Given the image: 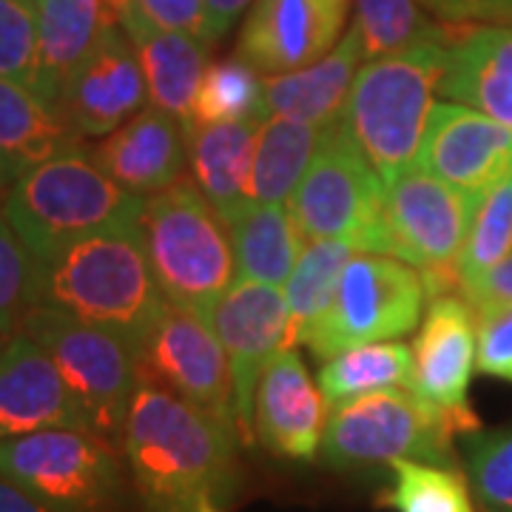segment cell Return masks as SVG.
<instances>
[{
  "mask_svg": "<svg viewBox=\"0 0 512 512\" xmlns=\"http://www.w3.org/2000/svg\"><path fill=\"white\" fill-rule=\"evenodd\" d=\"M237 441L202 410L143 379L120 441L143 512H231Z\"/></svg>",
  "mask_w": 512,
  "mask_h": 512,
  "instance_id": "6da1fadb",
  "label": "cell"
},
{
  "mask_svg": "<svg viewBox=\"0 0 512 512\" xmlns=\"http://www.w3.org/2000/svg\"><path fill=\"white\" fill-rule=\"evenodd\" d=\"M35 305L117 333L140 353L168 305L151 271L140 222L94 234L37 262Z\"/></svg>",
  "mask_w": 512,
  "mask_h": 512,
  "instance_id": "7a4b0ae2",
  "label": "cell"
},
{
  "mask_svg": "<svg viewBox=\"0 0 512 512\" xmlns=\"http://www.w3.org/2000/svg\"><path fill=\"white\" fill-rule=\"evenodd\" d=\"M146 197L114 183L83 148L26 171L3 194V217L37 262L74 242L143 220Z\"/></svg>",
  "mask_w": 512,
  "mask_h": 512,
  "instance_id": "3957f363",
  "label": "cell"
},
{
  "mask_svg": "<svg viewBox=\"0 0 512 512\" xmlns=\"http://www.w3.org/2000/svg\"><path fill=\"white\" fill-rule=\"evenodd\" d=\"M450 40H424L399 55L367 60L356 72L342 126L390 185L416 165L439 92Z\"/></svg>",
  "mask_w": 512,
  "mask_h": 512,
  "instance_id": "277c9868",
  "label": "cell"
},
{
  "mask_svg": "<svg viewBox=\"0 0 512 512\" xmlns=\"http://www.w3.org/2000/svg\"><path fill=\"white\" fill-rule=\"evenodd\" d=\"M140 228L165 299L208 319L234 285L237 259L231 231L200 185L180 177L148 197Z\"/></svg>",
  "mask_w": 512,
  "mask_h": 512,
  "instance_id": "5b68a950",
  "label": "cell"
},
{
  "mask_svg": "<svg viewBox=\"0 0 512 512\" xmlns=\"http://www.w3.org/2000/svg\"><path fill=\"white\" fill-rule=\"evenodd\" d=\"M458 430L413 387H390L333 407L319 458L330 470H382L396 461L456 467Z\"/></svg>",
  "mask_w": 512,
  "mask_h": 512,
  "instance_id": "8992f818",
  "label": "cell"
},
{
  "mask_svg": "<svg viewBox=\"0 0 512 512\" xmlns=\"http://www.w3.org/2000/svg\"><path fill=\"white\" fill-rule=\"evenodd\" d=\"M302 242L345 239L359 254L393 256L387 183L342 126L328 128L302 183L288 200Z\"/></svg>",
  "mask_w": 512,
  "mask_h": 512,
  "instance_id": "52a82bcc",
  "label": "cell"
},
{
  "mask_svg": "<svg viewBox=\"0 0 512 512\" xmlns=\"http://www.w3.org/2000/svg\"><path fill=\"white\" fill-rule=\"evenodd\" d=\"M424 302V279L413 265L384 254L353 256L302 345L322 362L359 345L393 342L416 330Z\"/></svg>",
  "mask_w": 512,
  "mask_h": 512,
  "instance_id": "ba28073f",
  "label": "cell"
},
{
  "mask_svg": "<svg viewBox=\"0 0 512 512\" xmlns=\"http://www.w3.org/2000/svg\"><path fill=\"white\" fill-rule=\"evenodd\" d=\"M0 478L57 512H109L123 495L111 441L77 427L0 439Z\"/></svg>",
  "mask_w": 512,
  "mask_h": 512,
  "instance_id": "9c48e42d",
  "label": "cell"
},
{
  "mask_svg": "<svg viewBox=\"0 0 512 512\" xmlns=\"http://www.w3.org/2000/svg\"><path fill=\"white\" fill-rule=\"evenodd\" d=\"M23 333L55 359L66 384L86 407L94 433L111 444L123 441L128 410L143 382L137 353L126 339L46 305L26 313Z\"/></svg>",
  "mask_w": 512,
  "mask_h": 512,
  "instance_id": "30bf717a",
  "label": "cell"
},
{
  "mask_svg": "<svg viewBox=\"0 0 512 512\" xmlns=\"http://www.w3.org/2000/svg\"><path fill=\"white\" fill-rule=\"evenodd\" d=\"M481 194L461 191L436 174L407 168L387 185V228L393 256L424 279L427 302L461 293L458 256L470 234Z\"/></svg>",
  "mask_w": 512,
  "mask_h": 512,
  "instance_id": "8fae6325",
  "label": "cell"
},
{
  "mask_svg": "<svg viewBox=\"0 0 512 512\" xmlns=\"http://www.w3.org/2000/svg\"><path fill=\"white\" fill-rule=\"evenodd\" d=\"M137 362L146 382L165 387L239 439L231 365L208 319L168 302L148 342L137 353Z\"/></svg>",
  "mask_w": 512,
  "mask_h": 512,
  "instance_id": "7c38bea8",
  "label": "cell"
},
{
  "mask_svg": "<svg viewBox=\"0 0 512 512\" xmlns=\"http://www.w3.org/2000/svg\"><path fill=\"white\" fill-rule=\"evenodd\" d=\"M220 336L237 399L239 444H254V393L262 370L288 345L291 311L276 285L237 279L208 316Z\"/></svg>",
  "mask_w": 512,
  "mask_h": 512,
  "instance_id": "4fadbf2b",
  "label": "cell"
},
{
  "mask_svg": "<svg viewBox=\"0 0 512 512\" xmlns=\"http://www.w3.org/2000/svg\"><path fill=\"white\" fill-rule=\"evenodd\" d=\"M410 350L413 390L456 424L458 436L481 430L467 399L478 356L476 308L461 293L430 299Z\"/></svg>",
  "mask_w": 512,
  "mask_h": 512,
  "instance_id": "5bb4252c",
  "label": "cell"
},
{
  "mask_svg": "<svg viewBox=\"0 0 512 512\" xmlns=\"http://www.w3.org/2000/svg\"><path fill=\"white\" fill-rule=\"evenodd\" d=\"M55 106L80 140H100L148 109L143 63L120 23H111L94 43Z\"/></svg>",
  "mask_w": 512,
  "mask_h": 512,
  "instance_id": "9a60e30c",
  "label": "cell"
},
{
  "mask_svg": "<svg viewBox=\"0 0 512 512\" xmlns=\"http://www.w3.org/2000/svg\"><path fill=\"white\" fill-rule=\"evenodd\" d=\"M353 0H254L237 37V57L259 74L313 66L345 37Z\"/></svg>",
  "mask_w": 512,
  "mask_h": 512,
  "instance_id": "2e32d148",
  "label": "cell"
},
{
  "mask_svg": "<svg viewBox=\"0 0 512 512\" xmlns=\"http://www.w3.org/2000/svg\"><path fill=\"white\" fill-rule=\"evenodd\" d=\"M416 165L470 194H487L512 174V131L461 103H436Z\"/></svg>",
  "mask_w": 512,
  "mask_h": 512,
  "instance_id": "e0dca14e",
  "label": "cell"
},
{
  "mask_svg": "<svg viewBox=\"0 0 512 512\" xmlns=\"http://www.w3.org/2000/svg\"><path fill=\"white\" fill-rule=\"evenodd\" d=\"M330 407L296 348H285L262 370L254 393V439L276 458H319Z\"/></svg>",
  "mask_w": 512,
  "mask_h": 512,
  "instance_id": "ac0fdd59",
  "label": "cell"
},
{
  "mask_svg": "<svg viewBox=\"0 0 512 512\" xmlns=\"http://www.w3.org/2000/svg\"><path fill=\"white\" fill-rule=\"evenodd\" d=\"M55 427L94 430L55 359L20 330L0 348V439Z\"/></svg>",
  "mask_w": 512,
  "mask_h": 512,
  "instance_id": "d6986e66",
  "label": "cell"
},
{
  "mask_svg": "<svg viewBox=\"0 0 512 512\" xmlns=\"http://www.w3.org/2000/svg\"><path fill=\"white\" fill-rule=\"evenodd\" d=\"M89 154L126 191L137 197H154L183 177L188 134L174 114L148 106L126 126L100 137Z\"/></svg>",
  "mask_w": 512,
  "mask_h": 512,
  "instance_id": "ffe728a7",
  "label": "cell"
},
{
  "mask_svg": "<svg viewBox=\"0 0 512 512\" xmlns=\"http://www.w3.org/2000/svg\"><path fill=\"white\" fill-rule=\"evenodd\" d=\"M439 94L512 131V23L458 26L447 43Z\"/></svg>",
  "mask_w": 512,
  "mask_h": 512,
  "instance_id": "44dd1931",
  "label": "cell"
},
{
  "mask_svg": "<svg viewBox=\"0 0 512 512\" xmlns=\"http://www.w3.org/2000/svg\"><path fill=\"white\" fill-rule=\"evenodd\" d=\"M362 60V40L350 26L336 49L313 66L288 74H268L262 86V120L285 117L305 126H336Z\"/></svg>",
  "mask_w": 512,
  "mask_h": 512,
  "instance_id": "7402d4cb",
  "label": "cell"
},
{
  "mask_svg": "<svg viewBox=\"0 0 512 512\" xmlns=\"http://www.w3.org/2000/svg\"><path fill=\"white\" fill-rule=\"evenodd\" d=\"M117 20L126 29L148 83V106L174 114L188 126L202 74L208 69V43L185 32L151 26L131 9H117Z\"/></svg>",
  "mask_w": 512,
  "mask_h": 512,
  "instance_id": "603a6c76",
  "label": "cell"
},
{
  "mask_svg": "<svg viewBox=\"0 0 512 512\" xmlns=\"http://www.w3.org/2000/svg\"><path fill=\"white\" fill-rule=\"evenodd\" d=\"M55 103L18 80L0 77V194H6L26 171L83 148Z\"/></svg>",
  "mask_w": 512,
  "mask_h": 512,
  "instance_id": "cb8c5ba5",
  "label": "cell"
},
{
  "mask_svg": "<svg viewBox=\"0 0 512 512\" xmlns=\"http://www.w3.org/2000/svg\"><path fill=\"white\" fill-rule=\"evenodd\" d=\"M117 20L114 0H37L35 92L57 103L66 80Z\"/></svg>",
  "mask_w": 512,
  "mask_h": 512,
  "instance_id": "d4e9b609",
  "label": "cell"
},
{
  "mask_svg": "<svg viewBox=\"0 0 512 512\" xmlns=\"http://www.w3.org/2000/svg\"><path fill=\"white\" fill-rule=\"evenodd\" d=\"M262 117H251L234 126L188 128V163L194 168V183L205 200L228 222L242 205H248L251 168H254L256 134Z\"/></svg>",
  "mask_w": 512,
  "mask_h": 512,
  "instance_id": "484cf974",
  "label": "cell"
},
{
  "mask_svg": "<svg viewBox=\"0 0 512 512\" xmlns=\"http://www.w3.org/2000/svg\"><path fill=\"white\" fill-rule=\"evenodd\" d=\"M234 242L237 279L285 285L305 242L282 202H248L225 222Z\"/></svg>",
  "mask_w": 512,
  "mask_h": 512,
  "instance_id": "4316f807",
  "label": "cell"
},
{
  "mask_svg": "<svg viewBox=\"0 0 512 512\" xmlns=\"http://www.w3.org/2000/svg\"><path fill=\"white\" fill-rule=\"evenodd\" d=\"M330 128V126H328ZM328 128L305 126L285 117L262 120L251 168V202H288L322 146Z\"/></svg>",
  "mask_w": 512,
  "mask_h": 512,
  "instance_id": "83f0119b",
  "label": "cell"
},
{
  "mask_svg": "<svg viewBox=\"0 0 512 512\" xmlns=\"http://www.w3.org/2000/svg\"><path fill=\"white\" fill-rule=\"evenodd\" d=\"M316 384L330 410L376 390L413 387V350L396 339L350 348L325 359Z\"/></svg>",
  "mask_w": 512,
  "mask_h": 512,
  "instance_id": "f1b7e54d",
  "label": "cell"
},
{
  "mask_svg": "<svg viewBox=\"0 0 512 512\" xmlns=\"http://www.w3.org/2000/svg\"><path fill=\"white\" fill-rule=\"evenodd\" d=\"M356 256V248L345 239H311L305 242L291 279L285 282V299L291 311L288 345H302V336L313 322L328 311L342 271Z\"/></svg>",
  "mask_w": 512,
  "mask_h": 512,
  "instance_id": "f546056e",
  "label": "cell"
},
{
  "mask_svg": "<svg viewBox=\"0 0 512 512\" xmlns=\"http://www.w3.org/2000/svg\"><path fill=\"white\" fill-rule=\"evenodd\" d=\"M356 20L350 23L365 60L399 55L424 40H450L456 23H439L427 18L419 0H353Z\"/></svg>",
  "mask_w": 512,
  "mask_h": 512,
  "instance_id": "4dcf8cb0",
  "label": "cell"
},
{
  "mask_svg": "<svg viewBox=\"0 0 512 512\" xmlns=\"http://www.w3.org/2000/svg\"><path fill=\"white\" fill-rule=\"evenodd\" d=\"M262 86H265V74L256 72L242 57L208 63L185 131L205 126H234L251 117H262Z\"/></svg>",
  "mask_w": 512,
  "mask_h": 512,
  "instance_id": "1f68e13d",
  "label": "cell"
},
{
  "mask_svg": "<svg viewBox=\"0 0 512 512\" xmlns=\"http://www.w3.org/2000/svg\"><path fill=\"white\" fill-rule=\"evenodd\" d=\"M393 484L382 495L393 512H478L473 490L458 467L430 461H396L390 464Z\"/></svg>",
  "mask_w": 512,
  "mask_h": 512,
  "instance_id": "d6a6232c",
  "label": "cell"
},
{
  "mask_svg": "<svg viewBox=\"0 0 512 512\" xmlns=\"http://www.w3.org/2000/svg\"><path fill=\"white\" fill-rule=\"evenodd\" d=\"M512 254V174L481 194L464 251L458 256L461 285Z\"/></svg>",
  "mask_w": 512,
  "mask_h": 512,
  "instance_id": "836d02e7",
  "label": "cell"
},
{
  "mask_svg": "<svg viewBox=\"0 0 512 512\" xmlns=\"http://www.w3.org/2000/svg\"><path fill=\"white\" fill-rule=\"evenodd\" d=\"M467 481L487 512H512V427L461 436Z\"/></svg>",
  "mask_w": 512,
  "mask_h": 512,
  "instance_id": "e575fe53",
  "label": "cell"
},
{
  "mask_svg": "<svg viewBox=\"0 0 512 512\" xmlns=\"http://www.w3.org/2000/svg\"><path fill=\"white\" fill-rule=\"evenodd\" d=\"M35 282L37 259L0 214V348L18 336L35 308Z\"/></svg>",
  "mask_w": 512,
  "mask_h": 512,
  "instance_id": "d590c367",
  "label": "cell"
},
{
  "mask_svg": "<svg viewBox=\"0 0 512 512\" xmlns=\"http://www.w3.org/2000/svg\"><path fill=\"white\" fill-rule=\"evenodd\" d=\"M0 77L35 89L37 77V3L0 0Z\"/></svg>",
  "mask_w": 512,
  "mask_h": 512,
  "instance_id": "8d00e7d4",
  "label": "cell"
},
{
  "mask_svg": "<svg viewBox=\"0 0 512 512\" xmlns=\"http://www.w3.org/2000/svg\"><path fill=\"white\" fill-rule=\"evenodd\" d=\"M478 373L512 384V305H478Z\"/></svg>",
  "mask_w": 512,
  "mask_h": 512,
  "instance_id": "74e56055",
  "label": "cell"
},
{
  "mask_svg": "<svg viewBox=\"0 0 512 512\" xmlns=\"http://www.w3.org/2000/svg\"><path fill=\"white\" fill-rule=\"evenodd\" d=\"M117 9H131L151 26L185 32L211 43L208 35V15H205V0H114Z\"/></svg>",
  "mask_w": 512,
  "mask_h": 512,
  "instance_id": "f35d334b",
  "label": "cell"
},
{
  "mask_svg": "<svg viewBox=\"0 0 512 512\" xmlns=\"http://www.w3.org/2000/svg\"><path fill=\"white\" fill-rule=\"evenodd\" d=\"M419 3L441 23H456V26L512 20V0H419Z\"/></svg>",
  "mask_w": 512,
  "mask_h": 512,
  "instance_id": "ab89813d",
  "label": "cell"
},
{
  "mask_svg": "<svg viewBox=\"0 0 512 512\" xmlns=\"http://www.w3.org/2000/svg\"><path fill=\"white\" fill-rule=\"evenodd\" d=\"M461 296L473 308H478V305H495V302L512 305V254L504 256L490 271H484L476 279L464 282L461 285Z\"/></svg>",
  "mask_w": 512,
  "mask_h": 512,
  "instance_id": "60d3db41",
  "label": "cell"
},
{
  "mask_svg": "<svg viewBox=\"0 0 512 512\" xmlns=\"http://www.w3.org/2000/svg\"><path fill=\"white\" fill-rule=\"evenodd\" d=\"M254 6V0H205V15H208V35L211 43L220 40L239 18L242 12H248Z\"/></svg>",
  "mask_w": 512,
  "mask_h": 512,
  "instance_id": "b9f144b4",
  "label": "cell"
},
{
  "mask_svg": "<svg viewBox=\"0 0 512 512\" xmlns=\"http://www.w3.org/2000/svg\"><path fill=\"white\" fill-rule=\"evenodd\" d=\"M0 512H57L46 507L43 501H37L35 495L20 490L18 484L0 478Z\"/></svg>",
  "mask_w": 512,
  "mask_h": 512,
  "instance_id": "7bdbcfd3",
  "label": "cell"
},
{
  "mask_svg": "<svg viewBox=\"0 0 512 512\" xmlns=\"http://www.w3.org/2000/svg\"><path fill=\"white\" fill-rule=\"evenodd\" d=\"M35 3H37V0H35Z\"/></svg>",
  "mask_w": 512,
  "mask_h": 512,
  "instance_id": "ee69618b",
  "label": "cell"
}]
</instances>
